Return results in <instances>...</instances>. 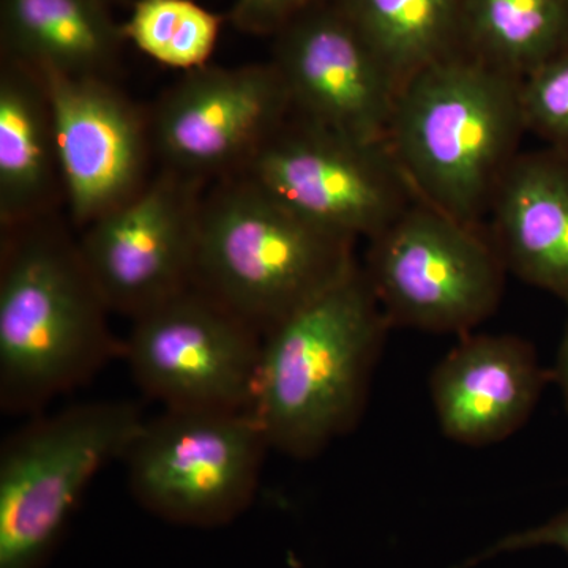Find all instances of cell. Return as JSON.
Returning a JSON list of instances; mask_svg holds the SVG:
<instances>
[{
    "mask_svg": "<svg viewBox=\"0 0 568 568\" xmlns=\"http://www.w3.org/2000/svg\"><path fill=\"white\" fill-rule=\"evenodd\" d=\"M293 114L271 65L200 67L163 93L149 115L163 168L201 181L242 173Z\"/></svg>",
    "mask_w": 568,
    "mask_h": 568,
    "instance_id": "8fae6325",
    "label": "cell"
},
{
    "mask_svg": "<svg viewBox=\"0 0 568 568\" xmlns=\"http://www.w3.org/2000/svg\"><path fill=\"white\" fill-rule=\"evenodd\" d=\"M388 327L357 264L268 332L252 403L268 447L310 459L354 429Z\"/></svg>",
    "mask_w": 568,
    "mask_h": 568,
    "instance_id": "7a4b0ae2",
    "label": "cell"
},
{
    "mask_svg": "<svg viewBox=\"0 0 568 568\" xmlns=\"http://www.w3.org/2000/svg\"><path fill=\"white\" fill-rule=\"evenodd\" d=\"M207 183L162 166L136 196L81 231L82 260L111 313L133 321L193 286Z\"/></svg>",
    "mask_w": 568,
    "mask_h": 568,
    "instance_id": "30bf717a",
    "label": "cell"
},
{
    "mask_svg": "<svg viewBox=\"0 0 568 568\" xmlns=\"http://www.w3.org/2000/svg\"><path fill=\"white\" fill-rule=\"evenodd\" d=\"M466 9L474 36L510 77L567 48L568 0H467Z\"/></svg>",
    "mask_w": 568,
    "mask_h": 568,
    "instance_id": "d6986e66",
    "label": "cell"
},
{
    "mask_svg": "<svg viewBox=\"0 0 568 568\" xmlns=\"http://www.w3.org/2000/svg\"><path fill=\"white\" fill-rule=\"evenodd\" d=\"M7 58L74 77L108 78L122 31L99 0H3Z\"/></svg>",
    "mask_w": 568,
    "mask_h": 568,
    "instance_id": "e0dca14e",
    "label": "cell"
},
{
    "mask_svg": "<svg viewBox=\"0 0 568 568\" xmlns=\"http://www.w3.org/2000/svg\"><path fill=\"white\" fill-rule=\"evenodd\" d=\"M274 65L293 114L386 148L399 85L349 18L321 13L294 22Z\"/></svg>",
    "mask_w": 568,
    "mask_h": 568,
    "instance_id": "4fadbf2b",
    "label": "cell"
},
{
    "mask_svg": "<svg viewBox=\"0 0 568 568\" xmlns=\"http://www.w3.org/2000/svg\"><path fill=\"white\" fill-rule=\"evenodd\" d=\"M525 129L519 81L444 58L399 88L386 148L418 201L476 226Z\"/></svg>",
    "mask_w": 568,
    "mask_h": 568,
    "instance_id": "3957f363",
    "label": "cell"
},
{
    "mask_svg": "<svg viewBox=\"0 0 568 568\" xmlns=\"http://www.w3.org/2000/svg\"><path fill=\"white\" fill-rule=\"evenodd\" d=\"M458 0H351L349 20L399 88L444 59Z\"/></svg>",
    "mask_w": 568,
    "mask_h": 568,
    "instance_id": "ac0fdd59",
    "label": "cell"
},
{
    "mask_svg": "<svg viewBox=\"0 0 568 568\" xmlns=\"http://www.w3.org/2000/svg\"><path fill=\"white\" fill-rule=\"evenodd\" d=\"M61 168L50 93L36 67L6 58L0 69V230L58 215Z\"/></svg>",
    "mask_w": 568,
    "mask_h": 568,
    "instance_id": "2e32d148",
    "label": "cell"
},
{
    "mask_svg": "<svg viewBox=\"0 0 568 568\" xmlns=\"http://www.w3.org/2000/svg\"><path fill=\"white\" fill-rule=\"evenodd\" d=\"M264 336L197 286L134 317L121 354L168 409H252Z\"/></svg>",
    "mask_w": 568,
    "mask_h": 568,
    "instance_id": "ba28073f",
    "label": "cell"
},
{
    "mask_svg": "<svg viewBox=\"0 0 568 568\" xmlns=\"http://www.w3.org/2000/svg\"><path fill=\"white\" fill-rule=\"evenodd\" d=\"M536 349L515 335H469L435 366L429 395L444 435L469 447L503 443L548 383Z\"/></svg>",
    "mask_w": 568,
    "mask_h": 568,
    "instance_id": "5bb4252c",
    "label": "cell"
},
{
    "mask_svg": "<svg viewBox=\"0 0 568 568\" xmlns=\"http://www.w3.org/2000/svg\"><path fill=\"white\" fill-rule=\"evenodd\" d=\"M526 129L568 152V47L519 81Z\"/></svg>",
    "mask_w": 568,
    "mask_h": 568,
    "instance_id": "44dd1931",
    "label": "cell"
},
{
    "mask_svg": "<svg viewBox=\"0 0 568 568\" xmlns=\"http://www.w3.org/2000/svg\"><path fill=\"white\" fill-rule=\"evenodd\" d=\"M489 207L491 241L507 271L568 306V152L515 156Z\"/></svg>",
    "mask_w": 568,
    "mask_h": 568,
    "instance_id": "9a60e30c",
    "label": "cell"
},
{
    "mask_svg": "<svg viewBox=\"0 0 568 568\" xmlns=\"http://www.w3.org/2000/svg\"><path fill=\"white\" fill-rule=\"evenodd\" d=\"M354 242L227 175L205 190L193 284L265 336L353 271Z\"/></svg>",
    "mask_w": 568,
    "mask_h": 568,
    "instance_id": "277c9868",
    "label": "cell"
},
{
    "mask_svg": "<svg viewBox=\"0 0 568 568\" xmlns=\"http://www.w3.org/2000/svg\"><path fill=\"white\" fill-rule=\"evenodd\" d=\"M271 450L252 409H168L145 417L126 452L130 493L174 525L212 528L244 514Z\"/></svg>",
    "mask_w": 568,
    "mask_h": 568,
    "instance_id": "8992f818",
    "label": "cell"
},
{
    "mask_svg": "<svg viewBox=\"0 0 568 568\" xmlns=\"http://www.w3.org/2000/svg\"><path fill=\"white\" fill-rule=\"evenodd\" d=\"M145 416L89 402L33 417L0 450V568H41L103 467L123 459Z\"/></svg>",
    "mask_w": 568,
    "mask_h": 568,
    "instance_id": "5b68a950",
    "label": "cell"
},
{
    "mask_svg": "<svg viewBox=\"0 0 568 568\" xmlns=\"http://www.w3.org/2000/svg\"><path fill=\"white\" fill-rule=\"evenodd\" d=\"M305 2L306 0H237L233 18L235 24L244 31H275L283 28L284 22Z\"/></svg>",
    "mask_w": 568,
    "mask_h": 568,
    "instance_id": "603a6c76",
    "label": "cell"
},
{
    "mask_svg": "<svg viewBox=\"0 0 568 568\" xmlns=\"http://www.w3.org/2000/svg\"><path fill=\"white\" fill-rule=\"evenodd\" d=\"M121 31L149 58L190 71L211 58L220 20L192 0H138Z\"/></svg>",
    "mask_w": 568,
    "mask_h": 568,
    "instance_id": "ffe728a7",
    "label": "cell"
},
{
    "mask_svg": "<svg viewBox=\"0 0 568 568\" xmlns=\"http://www.w3.org/2000/svg\"><path fill=\"white\" fill-rule=\"evenodd\" d=\"M556 383L562 394L564 405L568 413V321L566 331H564L562 339H560V346L558 351V358H556L555 373H552Z\"/></svg>",
    "mask_w": 568,
    "mask_h": 568,
    "instance_id": "cb8c5ba5",
    "label": "cell"
},
{
    "mask_svg": "<svg viewBox=\"0 0 568 568\" xmlns=\"http://www.w3.org/2000/svg\"><path fill=\"white\" fill-rule=\"evenodd\" d=\"M540 547L560 548L568 555V508L560 511L555 518L549 519L545 525L537 526V528L508 534V536L493 544L491 547L485 548L484 551L452 568H474L478 564L487 562V560L507 555V552L525 551V549Z\"/></svg>",
    "mask_w": 568,
    "mask_h": 568,
    "instance_id": "7402d4cb",
    "label": "cell"
},
{
    "mask_svg": "<svg viewBox=\"0 0 568 568\" xmlns=\"http://www.w3.org/2000/svg\"><path fill=\"white\" fill-rule=\"evenodd\" d=\"M111 310L58 215L3 231L0 407L37 414L121 353Z\"/></svg>",
    "mask_w": 568,
    "mask_h": 568,
    "instance_id": "6da1fadb",
    "label": "cell"
},
{
    "mask_svg": "<svg viewBox=\"0 0 568 568\" xmlns=\"http://www.w3.org/2000/svg\"><path fill=\"white\" fill-rule=\"evenodd\" d=\"M369 242L364 271L390 325L467 334L499 305L507 268L474 224L418 201Z\"/></svg>",
    "mask_w": 568,
    "mask_h": 568,
    "instance_id": "52a82bcc",
    "label": "cell"
},
{
    "mask_svg": "<svg viewBox=\"0 0 568 568\" xmlns=\"http://www.w3.org/2000/svg\"><path fill=\"white\" fill-rule=\"evenodd\" d=\"M37 70L50 93L63 204L82 231L151 181V119L110 78Z\"/></svg>",
    "mask_w": 568,
    "mask_h": 568,
    "instance_id": "7c38bea8",
    "label": "cell"
},
{
    "mask_svg": "<svg viewBox=\"0 0 568 568\" xmlns=\"http://www.w3.org/2000/svg\"><path fill=\"white\" fill-rule=\"evenodd\" d=\"M242 173L310 222L372 241L406 211L409 185L383 145L291 114Z\"/></svg>",
    "mask_w": 568,
    "mask_h": 568,
    "instance_id": "9c48e42d",
    "label": "cell"
}]
</instances>
